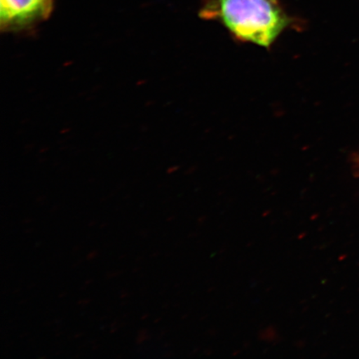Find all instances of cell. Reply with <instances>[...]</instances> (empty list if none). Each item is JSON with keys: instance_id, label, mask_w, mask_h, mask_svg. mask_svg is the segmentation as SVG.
<instances>
[{"instance_id": "obj_1", "label": "cell", "mask_w": 359, "mask_h": 359, "mask_svg": "<svg viewBox=\"0 0 359 359\" xmlns=\"http://www.w3.org/2000/svg\"><path fill=\"white\" fill-rule=\"evenodd\" d=\"M200 17L219 22L239 42L266 48L295 22L279 0H203Z\"/></svg>"}, {"instance_id": "obj_2", "label": "cell", "mask_w": 359, "mask_h": 359, "mask_svg": "<svg viewBox=\"0 0 359 359\" xmlns=\"http://www.w3.org/2000/svg\"><path fill=\"white\" fill-rule=\"evenodd\" d=\"M53 0H1L0 22L6 30L22 29L46 20Z\"/></svg>"}]
</instances>
